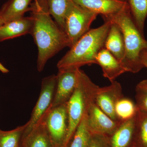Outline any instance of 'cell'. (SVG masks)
I'll return each mask as SVG.
<instances>
[{"mask_svg":"<svg viewBox=\"0 0 147 147\" xmlns=\"http://www.w3.org/2000/svg\"><path fill=\"white\" fill-rule=\"evenodd\" d=\"M30 34L38 50L37 69H44L47 61L70 44L65 32L52 19L47 0H34L30 5Z\"/></svg>","mask_w":147,"mask_h":147,"instance_id":"cell-1","label":"cell"},{"mask_svg":"<svg viewBox=\"0 0 147 147\" xmlns=\"http://www.w3.org/2000/svg\"><path fill=\"white\" fill-rule=\"evenodd\" d=\"M104 24L90 29L72 46L58 61V70L77 69L86 65L96 64V56L104 47L111 21L104 19Z\"/></svg>","mask_w":147,"mask_h":147,"instance_id":"cell-2","label":"cell"},{"mask_svg":"<svg viewBox=\"0 0 147 147\" xmlns=\"http://www.w3.org/2000/svg\"><path fill=\"white\" fill-rule=\"evenodd\" d=\"M103 18L115 23L121 30L125 49V55L122 64L126 72H139L144 67L140 55L144 49H147V40L134 23L127 2L118 12Z\"/></svg>","mask_w":147,"mask_h":147,"instance_id":"cell-3","label":"cell"},{"mask_svg":"<svg viewBox=\"0 0 147 147\" xmlns=\"http://www.w3.org/2000/svg\"><path fill=\"white\" fill-rule=\"evenodd\" d=\"M99 88L83 70L78 69L76 89L67 102L69 126L65 146H68L79 124L95 102Z\"/></svg>","mask_w":147,"mask_h":147,"instance_id":"cell-4","label":"cell"},{"mask_svg":"<svg viewBox=\"0 0 147 147\" xmlns=\"http://www.w3.org/2000/svg\"><path fill=\"white\" fill-rule=\"evenodd\" d=\"M97 16L71 0L66 13L64 29L70 44L69 48L89 30Z\"/></svg>","mask_w":147,"mask_h":147,"instance_id":"cell-5","label":"cell"},{"mask_svg":"<svg viewBox=\"0 0 147 147\" xmlns=\"http://www.w3.org/2000/svg\"><path fill=\"white\" fill-rule=\"evenodd\" d=\"M43 119L53 146H64L69 126L67 103L51 107Z\"/></svg>","mask_w":147,"mask_h":147,"instance_id":"cell-6","label":"cell"},{"mask_svg":"<svg viewBox=\"0 0 147 147\" xmlns=\"http://www.w3.org/2000/svg\"><path fill=\"white\" fill-rule=\"evenodd\" d=\"M56 86L57 75L53 74L42 79L39 97L32 110L30 118L26 123V126L23 134L30 131L43 118L52 107Z\"/></svg>","mask_w":147,"mask_h":147,"instance_id":"cell-7","label":"cell"},{"mask_svg":"<svg viewBox=\"0 0 147 147\" xmlns=\"http://www.w3.org/2000/svg\"><path fill=\"white\" fill-rule=\"evenodd\" d=\"M87 123L92 134L110 136L119 126L120 121L114 120L103 112L95 102L87 112Z\"/></svg>","mask_w":147,"mask_h":147,"instance_id":"cell-8","label":"cell"},{"mask_svg":"<svg viewBox=\"0 0 147 147\" xmlns=\"http://www.w3.org/2000/svg\"><path fill=\"white\" fill-rule=\"evenodd\" d=\"M121 85L117 81L111 82L107 86L99 87L96 96L95 102L98 107L111 119L119 121L116 116V103L123 97Z\"/></svg>","mask_w":147,"mask_h":147,"instance_id":"cell-9","label":"cell"},{"mask_svg":"<svg viewBox=\"0 0 147 147\" xmlns=\"http://www.w3.org/2000/svg\"><path fill=\"white\" fill-rule=\"evenodd\" d=\"M78 69L59 70L57 75V86L52 108L68 102L76 89Z\"/></svg>","mask_w":147,"mask_h":147,"instance_id":"cell-10","label":"cell"},{"mask_svg":"<svg viewBox=\"0 0 147 147\" xmlns=\"http://www.w3.org/2000/svg\"><path fill=\"white\" fill-rule=\"evenodd\" d=\"M74 2L102 18L109 17L118 12L126 4L127 0H73Z\"/></svg>","mask_w":147,"mask_h":147,"instance_id":"cell-11","label":"cell"},{"mask_svg":"<svg viewBox=\"0 0 147 147\" xmlns=\"http://www.w3.org/2000/svg\"><path fill=\"white\" fill-rule=\"evenodd\" d=\"M95 59L96 64L102 68L103 76L111 82L126 72L121 63L104 47L97 53Z\"/></svg>","mask_w":147,"mask_h":147,"instance_id":"cell-12","label":"cell"},{"mask_svg":"<svg viewBox=\"0 0 147 147\" xmlns=\"http://www.w3.org/2000/svg\"><path fill=\"white\" fill-rule=\"evenodd\" d=\"M135 128L136 116L130 119L121 121L115 131L108 137L109 146L129 147L135 138Z\"/></svg>","mask_w":147,"mask_h":147,"instance_id":"cell-13","label":"cell"},{"mask_svg":"<svg viewBox=\"0 0 147 147\" xmlns=\"http://www.w3.org/2000/svg\"><path fill=\"white\" fill-rule=\"evenodd\" d=\"M43 119L30 131L23 134L21 147H53Z\"/></svg>","mask_w":147,"mask_h":147,"instance_id":"cell-14","label":"cell"},{"mask_svg":"<svg viewBox=\"0 0 147 147\" xmlns=\"http://www.w3.org/2000/svg\"><path fill=\"white\" fill-rule=\"evenodd\" d=\"M32 26L31 16L23 17L0 26V42L30 34Z\"/></svg>","mask_w":147,"mask_h":147,"instance_id":"cell-15","label":"cell"},{"mask_svg":"<svg viewBox=\"0 0 147 147\" xmlns=\"http://www.w3.org/2000/svg\"><path fill=\"white\" fill-rule=\"evenodd\" d=\"M104 47L122 63L125 55L123 35L118 25L112 21L105 38Z\"/></svg>","mask_w":147,"mask_h":147,"instance_id":"cell-16","label":"cell"},{"mask_svg":"<svg viewBox=\"0 0 147 147\" xmlns=\"http://www.w3.org/2000/svg\"><path fill=\"white\" fill-rule=\"evenodd\" d=\"M32 0H9L0 9V18L4 24L24 17L30 11Z\"/></svg>","mask_w":147,"mask_h":147,"instance_id":"cell-17","label":"cell"},{"mask_svg":"<svg viewBox=\"0 0 147 147\" xmlns=\"http://www.w3.org/2000/svg\"><path fill=\"white\" fill-rule=\"evenodd\" d=\"M134 23L143 35L147 17V0H127Z\"/></svg>","mask_w":147,"mask_h":147,"instance_id":"cell-18","label":"cell"},{"mask_svg":"<svg viewBox=\"0 0 147 147\" xmlns=\"http://www.w3.org/2000/svg\"><path fill=\"white\" fill-rule=\"evenodd\" d=\"M71 1V0H47L50 15L63 31L66 13Z\"/></svg>","mask_w":147,"mask_h":147,"instance_id":"cell-19","label":"cell"},{"mask_svg":"<svg viewBox=\"0 0 147 147\" xmlns=\"http://www.w3.org/2000/svg\"><path fill=\"white\" fill-rule=\"evenodd\" d=\"M86 115L79 124L68 147H89L92 134L87 123Z\"/></svg>","mask_w":147,"mask_h":147,"instance_id":"cell-20","label":"cell"},{"mask_svg":"<svg viewBox=\"0 0 147 147\" xmlns=\"http://www.w3.org/2000/svg\"><path fill=\"white\" fill-rule=\"evenodd\" d=\"M26 124L9 131L0 129V147H21V140Z\"/></svg>","mask_w":147,"mask_h":147,"instance_id":"cell-21","label":"cell"},{"mask_svg":"<svg viewBox=\"0 0 147 147\" xmlns=\"http://www.w3.org/2000/svg\"><path fill=\"white\" fill-rule=\"evenodd\" d=\"M138 109L136 104L127 98L122 97L116 103L115 111L119 121H123L136 116Z\"/></svg>","mask_w":147,"mask_h":147,"instance_id":"cell-22","label":"cell"},{"mask_svg":"<svg viewBox=\"0 0 147 147\" xmlns=\"http://www.w3.org/2000/svg\"><path fill=\"white\" fill-rule=\"evenodd\" d=\"M135 137L137 147H147V113L138 110L136 116Z\"/></svg>","mask_w":147,"mask_h":147,"instance_id":"cell-23","label":"cell"},{"mask_svg":"<svg viewBox=\"0 0 147 147\" xmlns=\"http://www.w3.org/2000/svg\"><path fill=\"white\" fill-rule=\"evenodd\" d=\"M135 91L137 109L147 113V79L143 80L137 84Z\"/></svg>","mask_w":147,"mask_h":147,"instance_id":"cell-24","label":"cell"},{"mask_svg":"<svg viewBox=\"0 0 147 147\" xmlns=\"http://www.w3.org/2000/svg\"><path fill=\"white\" fill-rule=\"evenodd\" d=\"M89 147H110L108 136L102 134H92Z\"/></svg>","mask_w":147,"mask_h":147,"instance_id":"cell-25","label":"cell"},{"mask_svg":"<svg viewBox=\"0 0 147 147\" xmlns=\"http://www.w3.org/2000/svg\"><path fill=\"white\" fill-rule=\"evenodd\" d=\"M140 58L144 67H146L147 69V49H144L142 51L140 55Z\"/></svg>","mask_w":147,"mask_h":147,"instance_id":"cell-26","label":"cell"},{"mask_svg":"<svg viewBox=\"0 0 147 147\" xmlns=\"http://www.w3.org/2000/svg\"><path fill=\"white\" fill-rule=\"evenodd\" d=\"M0 71L3 73H8L9 70L0 63Z\"/></svg>","mask_w":147,"mask_h":147,"instance_id":"cell-27","label":"cell"},{"mask_svg":"<svg viewBox=\"0 0 147 147\" xmlns=\"http://www.w3.org/2000/svg\"><path fill=\"white\" fill-rule=\"evenodd\" d=\"M4 24V23L3 21V20L0 18V26Z\"/></svg>","mask_w":147,"mask_h":147,"instance_id":"cell-28","label":"cell"},{"mask_svg":"<svg viewBox=\"0 0 147 147\" xmlns=\"http://www.w3.org/2000/svg\"><path fill=\"white\" fill-rule=\"evenodd\" d=\"M53 147H68V146H53Z\"/></svg>","mask_w":147,"mask_h":147,"instance_id":"cell-29","label":"cell"},{"mask_svg":"<svg viewBox=\"0 0 147 147\" xmlns=\"http://www.w3.org/2000/svg\"><path fill=\"white\" fill-rule=\"evenodd\" d=\"M131 147H136V146H135V144H134V146H132Z\"/></svg>","mask_w":147,"mask_h":147,"instance_id":"cell-30","label":"cell"}]
</instances>
